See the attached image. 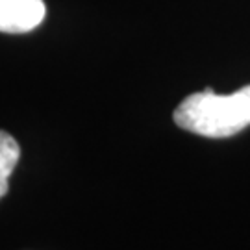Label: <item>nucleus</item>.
Wrapping results in <instances>:
<instances>
[{"mask_svg": "<svg viewBox=\"0 0 250 250\" xmlns=\"http://www.w3.org/2000/svg\"><path fill=\"white\" fill-rule=\"evenodd\" d=\"M45 13L43 0H0V32H32L43 22Z\"/></svg>", "mask_w": 250, "mask_h": 250, "instance_id": "obj_2", "label": "nucleus"}, {"mask_svg": "<svg viewBox=\"0 0 250 250\" xmlns=\"http://www.w3.org/2000/svg\"><path fill=\"white\" fill-rule=\"evenodd\" d=\"M174 123L213 139L239 134L250 125V85L232 95H215L211 89L195 93L176 107Z\"/></svg>", "mask_w": 250, "mask_h": 250, "instance_id": "obj_1", "label": "nucleus"}, {"mask_svg": "<svg viewBox=\"0 0 250 250\" xmlns=\"http://www.w3.org/2000/svg\"><path fill=\"white\" fill-rule=\"evenodd\" d=\"M21 158V146L9 134L0 130V198L8 193L9 176Z\"/></svg>", "mask_w": 250, "mask_h": 250, "instance_id": "obj_3", "label": "nucleus"}]
</instances>
